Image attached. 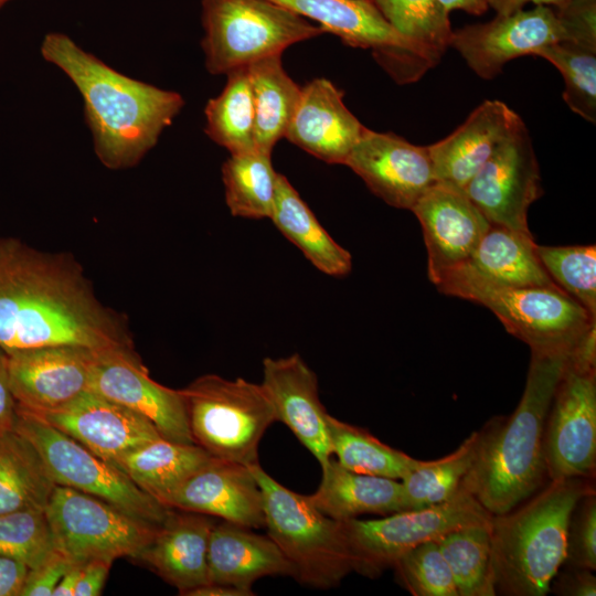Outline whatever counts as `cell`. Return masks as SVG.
Segmentation results:
<instances>
[{
	"mask_svg": "<svg viewBox=\"0 0 596 596\" xmlns=\"http://www.w3.org/2000/svg\"><path fill=\"white\" fill-rule=\"evenodd\" d=\"M134 349L127 319L105 306L70 254L0 236V348Z\"/></svg>",
	"mask_w": 596,
	"mask_h": 596,
	"instance_id": "1",
	"label": "cell"
},
{
	"mask_svg": "<svg viewBox=\"0 0 596 596\" xmlns=\"http://www.w3.org/2000/svg\"><path fill=\"white\" fill-rule=\"evenodd\" d=\"M40 51L81 93L95 153L108 169L137 166L184 105L179 93L119 73L64 33H47Z\"/></svg>",
	"mask_w": 596,
	"mask_h": 596,
	"instance_id": "2",
	"label": "cell"
},
{
	"mask_svg": "<svg viewBox=\"0 0 596 596\" xmlns=\"http://www.w3.org/2000/svg\"><path fill=\"white\" fill-rule=\"evenodd\" d=\"M568 352L531 351L517 408L509 416L492 417L478 430L476 457L460 488L493 515L510 511L545 483L544 425Z\"/></svg>",
	"mask_w": 596,
	"mask_h": 596,
	"instance_id": "3",
	"label": "cell"
},
{
	"mask_svg": "<svg viewBox=\"0 0 596 596\" xmlns=\"http://www.w3.org/2000/svg\"><path fill=\"white\" fill-rule=\"evenodd\" d=\"M594 478L549 483L491 521L492 568L497 594L544 596L563 566L574 507L595 491Z\"/></svg>",
	"mask_w": 596,
	"mask_h": 596,
	"instance_id": "4",
	"label": "cell"
},
{
	"mask_svg": "<svg viewBox=\"0 0 596 596\" xmlns=\"http://www.w3.org/2000/svg\"><path fill=\"white\" fill-rule=\"evenodd\" d=\"M264 500L265 528L290 563L298 582L331 588L353 572L350 547L340 521L317 509L268 475L259 464L249 466Z\"/></svg>",
	"mask_w": 596,
	"mask_h": 596,
	"instance_id": "5",
	"label": "cell"
},
{
	"mask_svg": "<svg viewBox=\"0 0 596 596\" xmlns=\"http://www.w3.org/2000/svg\"><path fill=\"white\" fill-rule=\"evenodd\" d=\"M436 286L445 295L490 309L508 332L535 352L570 351L596 324V317L557 285L509 287L448 275Z\"/></svg>",
	"mask_w": 596,
	"mask_h": 596,
	"instance_id": "6",
	"label": "cell"
},
{
	"mask_svg": "<svg viewBox=\"0 0 596 596\" xmlns=\"http://www.w3.org/2000/svg\"><path fill=\"white\" fill-rule=\"evenodd\" d=\"M180 391L194 444L213 458L258 464L259 441L276 422L262 384L205 374Z\"/></svg>",
	"mask_w": 596,
	"mask_h": 596,
	"instance_id": "7",
	"label": "cell"
},
{
	"mask_svg": "<svg viewBox=\"0 0 596 596\" xmlns=\"http://www.w3.org/2000/svg\"><path fill=\"white\" fill-rule=\"evenodd\" d=\"M206 70L227 74L322 34L321 26L269 0H201Z\"/></svg>",
	"mask_w": 596,
	"mask_h": 596,
	"instance_id": "8",
	"label": "cell"
},
{
	"mask_svg": "<svg viewBox=\"0 0 596 596\" xmlns=\"http://www.w3.org/2000/svg\"><path fill=\"white\" fill-rule=\"evenodd\" d=\"M492 517L475 497L460 489L438 504L403 510L376 520L340 522L350 547L353 572L373 578L415 546L455 530L488 524Z\"/></svg>",
	"mask_w": 596,
	"mask_h": 596,
	"instance_id": "9",
	"label": "cell"
},
{
	"mask_svg": "<svg viewBox=\"0 0 596 596\" xmlns=\"http://www.w3.org/2000/svg\"><path fill=\"white\" fill-rule=\"evenodd\" d=\"M45 515L54 550L73 564L137 558L158 529L95 496L57 485Z\"/></svg>",
	"mask_w": 596,
	"mask_h": 596,
	"instance_id": "10",
	"label": "cell"
},
{
	"mask_svg": "<svg viewBox=\"0 0 596 596\" xmlns=\"http://www.w3.org/2000/svg\"><path fill=\"white\" fill-rule=\"evenodd\" d=\"M14 429L33 444L57 486L95 496L156 525L168 515L170 508L142 491L119 468L18 404Z\"/></svg>",
	"mask_w": 596,
	"mask_h": 596,
	"instance_id": "11",
	"label": "cell"
},
{
	"mask_svg": "<svg viewBox=\"0 0 596 596\" xmlns=\"http://www.w3.org/2000/svg\"><path fill=\"white\" fill-rule=\"evenodd\" d=\"M316 22L352 47L369 49L400 84L412 83L437 62L402 36L373 0H269Z\"/></svg>",
	"mask_w": 596,
	"mask_h": 596,
	"instance_id": "12",
	"label": "cell"
},
{
	"mask_svg": "<svg viewBox=\"0 0 596 596\" xmlns=\"http://www.w3.org/2000/svg\"><path fill=\"white\" fill-rule=\"evenodd\" d=\"M549 480L594 478L596 469V371L566 364L553 395L543 433Z\"/></svg>",
	"mask_w": 596,
	"mask_h": 596,
	"instance_id": "13",
	"label": "cell"
},
{
	"mask_svg": "<svg viewBox=\"0 0 596 596\" xmlns=\"http://www.w3.org/2000/svg\"><path fill=\"white\" fill-rule=\"evenodd\" d=\"M464 191L491 224L531 233L528 212L543 191L524 123L502 141Z\"/></svg>",
	"mask_w": 596,
	"mask_h": 596,
	"instance_id": "14",
	"label": "cell"
},
{
	"mask_svg": "<svg viewBox=\"0 0 596 596\" xmlns=\"http://www.w3.org/2000/svg\"><path fill=\"white\" fill-rule=\"evenodd\" d=\"M566 40L555 7L534 6L453 31L449 46L459 52L478 76L491 79L508 62Z\"/></svg>",
	"mask_w": 596,
	"mask_h": 596,
	"instance_id": "15",
	"label": "cell"
},
{
	"mask_svg": "<svg viewBox=\"0 0 596 596\" xmlns=\"http://www.w3.org/2000/svg\"><path fill=\"white\" fill-rule=\"evenodd\" d=\"M88 390L146 417L162 438L194 444L181 391L152 380L135 349L98 351Z\"/></svg>",
	"mask_w": 596,
	"mask_h": 596,
	"instance_id": "16",
	"label": "cell"
},
{
	"mask_svg": "<svg viewBox=\"0 0 596 596\" xmlns=\"http://www.w3.org/2000/svg\"><path fill=\"white\" fill-rule=\"evenodd\" d=\"M344 166L368 188L397 209L412 210L436 183L428 146H417L391 132L365 128Z\"/></svg>",
	"mask_w": 596,
	"mask_h": 596,
	"instance_id": "17",
	"label": "cell"
},
{
	"mask_svg": "<svg viewBox=\"0 0 596 596\" xmlns=\"http://www.w3.org/2000/svg\"><path fill=\"white\" fill-rule=\"evenodd\" d=\"M31 413L114 466L127 453L161 437L149 419L91 390L58 407Z\"/></svg>",
	"mask_w": 596,
	"mask_h": 596,
	"instance_id": "18",
	"label": "cell"
},
{
	"mask_svg": "<svg viewBox=\"0 0 596 596\" xmlns=\"http://www.w3.org/2000/svg\"><path fill=\"white\" fill-rule=\"evenodd\" d=\"M411 211L422 225L435 285L471 256L491 225L464 189L443 182L433 184Z\"/></svg>",
	"mask_w": 596,
	"mask_h": 596,
	"instance_id": "19",
	"label": "cell"
},
{
	"mask_svg": "<svg viewBox=\"0 0 596 596\" xmlns=\"http://www.w3.org/2000/svg\"><path fill=\"white\" fill-rule=\"evenodd\" d=\"M98 351L58 344L6 352L10 386L18 406L34 413L47 411L88 390Z\"/></svg>",
	"mask_w": 596,
	"mask_h": 596,
	"instance_id": "20",
	"label": "cell"
},
{
	"mask_svg": "<svg viewBox=\"0 0 596 596\" xmlns=\"http://www.w3.org/2000/svg\"><path fill=\"white\" fill-rule=\"evenodd\" d=\"M275 411L296 438L313 455L320 466L332 456L327 417L320 402L316 373L298 354L263 360V381Z\"/></svg>",
	"mask_w": 596,
	"mask_h": 596,
	"instance_id": "21",
	"label": "cell"
},
{
	"mask_svg": "<svg viewBox=\"0 0 596 596\" xmlns=\"http://www.w3.org/2000/svg\"><path fill=\"white\" fill-rule=\"evenodd\" d=\"M167 508L198 512L251 529L265 528L260 487L249 466L211 458L170 497Z\"/></svg>",
	"mask_w": 596,
	"mask_h": 596,
	"instance_id": "22",
	"label": "cell"
},
{
	"mask_svg": "<svg viewBox=\"0 0 596 596\" xmlns=\"http://www.w3.org/2000/svg\"><path fill=\"white\" fill-rule=\"evenodd\" d=\"M364 127L343 102V93L327 78L301 87L285 138L313 157L344 164Z\"/></svg>",
	"mask_w": 596,
	"mask_h": 596,
	"instance_id": "23",
	"label": "cell"
},
{
	"mask_svg": "<svg viewBox=\"0 0 596 596\" xmlns=\"http://www.w3.org/2000/svg\"><path fill=\"white\" fill-rule=\"evenodd\" d=\"M500 100H485L455 131L428 146L436 182L464 189L521 124Z\"/></svg>",
	"mask_w": 596,
	"mask_h": 596,
	"instance_id": "24",
	"label": "cell"
},
{
	"mask_svg": "<svg viewBox=\"0 0 596 596\" xmlns=\"http://www.w3.org/2000/svg\"><path fill=\"white\" fill-rule=\"evenodd\" d=\"M214 524L211 515L170 509L136 560L184 595L209 583L207 545Z\"/></svg>",
	"mask_w": 596,
	"mask_h": 596,
	"instance_id": "25",
	"label": "cell"
},
{
	"mask_svg": "<svg viewBox=\"0 0 596 596\" xmlns=\"http://www.w3.org/2000/svg\"><path fill=\"white\" fill-rule=\"evenodd\" d=\"M223 521L213 525L207 545L209 583L253 589L259 578L294 575V570L268 535Z\"/></svg>",
	"mask_w": 596,
	"mask_h": 596,
	"instance_id": "26",
	"label": "cell"
},
{
	"mask_svg": "<svg viewBox=\"0 0 596 596\" xmlns=\"http://www.w3.org/2000/svg\"><path fill=\"white\" fill-rule=\"evenodd\" d=\"M535 247L531 233L491 224L471 256L448 275L509 287L556 285L541 264Z\"/></svg>",
	"mask_w": 596,
	"mask_h": 596,
	"instance_id": "27",
	"label": "cell"
},
{
	"mask_svg": "<svg viewBox=\"0 0 596 596\" xmlns=\"http://www.w3.org/2000/svg\"><path fill=\"white\" fill-rule=\"evenodd\" d=\"M321 469V482L308 497L333 520L362 514L384 517L406 510L401 480L351 471L332 458Z\"/></svg>",
	"mask_w": 596,
	"mask_h": 596,
	"instance_id": "28",
	"label": "cell"
},
{
	"mask_svg": "<svg viewBox=\"0 0 596 596\" xmlns=\"http://www.w3.org/2000/svg\"><path fill=\"white\" fill-rule=\"evenodd\" d=\"M211 458L196 444L160 437L127 453L115 466L142 491L167 507L177 489Z\"/></svg>",
	"mask_w": 596,
	"mask_h": 596,
	"instance_id": "29",
	"label": "cell"
},
{
	"mask_svg": "<svg viewBox=\"0 0 596 596\" xmlns=\"http://www.w3.org/2000/svg\"><path fill=\"white\" fill-rule=\"evenodd\" d=\"M270 220L320 272L330 276L350 273L351 254L331 237L292 184L280 173Z\"/></svg>",
	"mask_w": 596,
	"mask_h": 596,
	"instance_id": "30",
	"label": "cell"
},
{
	"mask_svg": "<svg viewBox=\"0 0 596 596\" xmlns=\"http://www.w3.org/2000/svg\"><path fill=\"white\" fill-rule=\"evenodd\" d=\"M56 487L41 455L15 429L0 436V515L45 511Z\"/></svg>",
	"mask_w": 596,
	"mask_h": 596,
	"instance_id": "31",
	"label": "cell"
},
{
	"mask_svg": "<svg viewBox=\"0 0 596 596\" xmlns=\"http://www.w3.org/2000/svg\"><path fill=\"white\" fill-rule=\"evenodd\" d=\"M255 111L256 148L272 153L285 137L299 102L301 87L286 73L281 55L247 66Z\"/></svg>",
	"mask_w": 596,
	"mask_h": 596,
	"instance_id": "32",
	"label": "cell"
},
{
	"mask_svg": "<svg viewBox=\"0 0 596 596\" xmlns=\"http://www.w3.org/2000/svg\"><path fill=\"white\" fill-rule=\"evenodd\" d=\"M226 76L220 95L205 106V134L231 155L254 150L255 111L248 68H236Z\"/></svg>",
	"mask_w": 596,
	"mask_h": 596,
	"instance_id": "33",
	"label": "cell"
},
{
	"mask_svg": "<svg viewBox=\"0 0 596 596\" xmlns=\"http://www.w3.org/2000/svg\"><path fill=\"white\" fill-rule=\"evenodd\" d=\"M225 201L234 216L270 219L278 173L272 153L254 149L232 153L223 163Z\"/></svg>",
	"mask_w": 596,
	"mask_h": 596,
	"instance_id": "34",
	"label": "cell"
},
{
	"mask_svg": "<svg viewBox=\"0 0 596 596\" xmlns=\"http://www.w3.org/2000/svg\"><path fill=\"white\" fill-rule=\"evenodd\" d=\"M327 425L332 455L351 471L402 480L418 462V459L384 444L369 430L330 414Z\"/></svg>",
	"mask_w": 596,
	"mask_h": 596,
	"instance_id": "35",
	"label": "cell"
},
{
	"mask_svg": "<svg viewBox=\"0 0 596 596\" xmlns=\"http://www.w3.org/2000/svg\"><path fill=\"white\" fill-rule=\"evenodd\" d=\"M459 596H494L491 522L447 533L436 540Z\"/></svg>",
	"mask_w": 596,
	"mask_h": 596,
	"instance_id": "36",
	"label": "cell"
},
{
	"mask_svg": "<svg viewBox=\"0 0 596 596\" xmlns=\"http://www.w3.org/2000/svg\"><path fill=\"white\" fill-rule=\"evenodd\" d=\"M479 432L471 433L453 453L419 460L401 482L406 510L441 503L453 498L470 469L478 448Z\"/></svg>",
	"mask_w": 596,
	"mask_h": 596,
	"instance_id": "37",
	"label": "cell"
},
{
	"mask_svg": "<svg viewBox=\"0 0 596 596\" xmlns=\"http://www.w3.org/2000/svg\"><path fill=\"white\" fill-rule=\"evenodd\" d=\"M385 20L437 63L450 45L449 15L436 0H373Z\"/></svg>",
	"mask_w": 596,
	"mask_h": 596,
	"instance_id": "38",
	"label": "cell"
},
{
	"mask_svg": "<svg viewBox=\"0 0 596 596\" xmlns=\"http://www.w3.org/2000/svg\"><path fill=\"white\" fill-rule=\"evenodd\" d=\"M553 64L564 79L567 106L589 123L596 120V47L558 42L534 53Z\"/></svg>",
	"mask_w": 596,
	"mask_h": 596,
	"instance_id": "39",
	"label": "cell"
},
{
	"mask_svg": "<svg viewBox=\"0 0 596 596\" xmlns=\"http://www.w3.org/2000/svg\"><path fill=\"white\" fill-rule=\"evenodd\" d=\"M536 254L551 279L596 317V246H543Z\"/></svg>",
	"mask_w": 596,
	"mask_h": 596,
	"instance_id": "40",
	"label": "cell"
},
{
	"mask_svg": "<svg viewBox=\"0 0 596 596\" xmlns=\"http://www.w3.org/2000/svg\"><path fill=\"white\" fill-rule=\"evenodd\" d=\"M392 567L398 584L414 596H459L436 541L424 542L407 551Z\"/></svg>",
	"mask_w": 596,
	"mask_h": 596,
	"instance_id": "41",
	"label": "cell"
},
{
	"mask_svg": "<svg viewBox=\"0 0 596 596\" xmlns=\"http://www.w3.org/2000/svg\"><path fill=\"white\" fill-rule=\"evenodd\" d=\"M53 551L45 511L26 510L0 515V554L18 557L33 568Z\"/></svg>",
	"mask_w": 596,
	"mask_h": 596,
	"instance_id": "42",
	"label": "cell"
},
{
	"mask_svg": "<svg viewBox=\"0 0 596 596\" xmlns=\"http://www.w3.org/2000/svg\"><path fill=\"white\" fill-rule=\"evenodd\" d=\"M571 568H596V492L582 497L573 509L567 529L564 564Z\"/></svg>",
	"mask_w": 596,
	"mask_h": 596,
	"instance_id": "43",
	"label": "cell"
},
{
	"mask_svg": "<svg viewBox=\"0 0 596 596\" xmlns=\"http://www.w3.org/2000/svg\"><path fill=\"white\" fill-rule=\"evenodd\" d=\"M555 9L567 33L565 42L596 47V0H568Z\"/></svg>",
	"mask_w": 596,
	"mask_h": 596,
	"instance_id": "44",
	"label": "cell"
},
{
	"mask_svg": "<svg viewBox=\"0 0 596 596\" xmlns=\"http://www.w3.org/2000/svg\"><path fill=\"white\" fill-rule=\"evenodd\" d=\"M72 565L73 563L54 550L44 562L29 570L21 596H52Z\"/></svg>",
	"mask_w": 596,
	"mask_h": 596,
	"instance_id": "45",
	"label": "cell"
},
{
	"mask_svg": "<svg viewBox=\"0 0 596 596\" xmlns=\"http://www.w3.org/2000/svg\"><path fill=\"white\" fill-rule=\"evenodd\" d=\"M550 592L562 596H595L596 577L590 570L567 567L564 572H557Z\"/></svg>",
	"mask_w": 596,
	"mask_h": 596,
	"instance_id": "46",
	"label": "cell"
},
{
	"mask_svg": "<svg viewBox=\"0 0 596 596\" xmlns=\"http://www.w3.org/2000/svg\"><path fill=\"white\" fill-rule=\"evenodd\" d=\"M29 570L22 560L0 554V596H21Z\"/></svg>",
	"mask_w": 596,
	"mask_h": 596,
	"instance_id": "47",
	"label": "cell"
},
{
	"mask_svg": "<svg viewBox=\"0 0 596 596\" xmlns=\"http://www.w3.org/2000/svg\"><path fill=\"white\" fill-rule=\"evenodd\" d=\"M17 419V401L12 394L8 355L0 348V436L14 429Z\"/></svg>",
	"mask_w": 596,
	"mask_h": 596,
	"instance_id": "48",
	"label": "cell"
},
{
	"mask_svg": "<svg viewBox=\"0 0 596 596\" xmlns=\"http://www.w3.org/2000/svg\"><path fill=\"white\" fill-rule=\"evenodd\" d=\"M111 562L94 560L83 564L74 596H98L102 594Z\"/></svg>",
	"mask_w": 596,
	"mask_h": 596,
	"instance_id": "49",
	"label": "cell"
},
{
	"mask_svg": "<svg viewBox=\"0 0 596 596\" xmlns=\"http://www.w3.org/2000/svg\"><path fill=\"white\" fill-rule=\"evenodd\" d=\"M567 365L582 372L596 371V324L568 352Z\"/></svg>",
	"mask_w": 596,
	"mask_h": 596,
	"instance_id": "50",
	"label": "cell"
},
{
	"mask_svg": "<svg viewBox=\"0 0 596 596\" xmlns=\"http://www.w3.org/2000/svg\"><path fill=\"white\" fill-rule=\"evenodd\" d=\"M253 589H245L236 586L206 583L190 589L184 596H252Z\"/></svg>",
	"mask_w": 596,
	"mask_h": 596,
	"instance_id": "51",
	"label": "cell"
},
{
	"mask_svg": "<svg viewBox=\"0 0 596 596\" xmlns=\"http://www.w3.org/2000/svg\"><path fill=\"white\" fill-rule=\"evenodd\" d=\"M436 2L447 15L453 10H462L472 15H482L489 9L488 0H436Z\"/></svg>",
	"mask_w": 596,
	"mask_h": 596,
	"instance_id": "52",
	"label": "cell"
},
{
	"mask_svg": "<svg viewBox=\"0 0 596 596\" xmlns=\"http://www.w3.org/2000/svg\"><path fill=\"white\" fill-rule=\"evenodd\" d=\"M568 0H488L489 8H492L497 14H509L523 9L526 3L534 6H561Z\"/></svg>",
	"mask_w": 596,
	"mask_h": 596,
	"instance_id": "53",
	"label": "cell"
},
{
	"mask_svg": "<svg viewBox=\"0 0 596 596\" xmlns=\"http://www.w3.org/2000/svg\"><path fill=\"white\" fill-rule=\"evenodd\" d=\"M83 564H73L63 575L52 596H74L75 587L82 574Z\"/></svg>",
	"mask_w": 596,
	"mask_h": 596,
	"instance_id": "54",
	"label": "cell"
},
{
	"mask_svg": "<svg viewBox=\"0 0 596 596\" xmlns=\"http://www.w3.org/2000/svg\"><path fill=\"white\" fill-rule=\"evenodd\" d=\"M10 0H0V8L3 7Z\"/></svg>",
	"mask_w": 596,
	"mask_h": 596,
	"instance_id": "55",
	"label": "cell"
}]
</instances>
